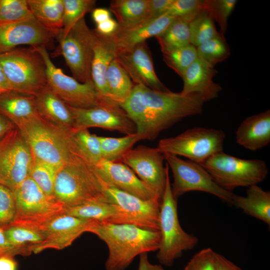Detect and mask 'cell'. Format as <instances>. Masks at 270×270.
Listing matches in <instances>:
<instances>
[{"mask_svg":"<svg viewBox=\"0 0 270 270\" xmlns=\"http://www.w3.org/2000/svg\"><path fill=\"white\" fill-rule=\"evenodd\" d=\"M4 136L0 139V146L2 145V142H3Z\"/></svg>","mask_w":270,"mask_h":270,"instance_id":"9f6ffc18","label":"cell"},{"mask_svg":"<svg viewBox=\"0 0 270 270\" xmlns=\"http://www.w3.org/2000/svg\"><path fill=\"white\" fill-rule=\"evenodd\" d=\"M206 0H173L164 13L174 18H194L205 8Z\"/></svg>","mask_w":270,"mask_h":270,"instance_id":"7bdbcfd3","label":"cell"},{"mask_svg":"<svg viewBox=\"0 0 270 270\" xmlns=\"http://www.w3.org/2000/svg\"><path fill=\"white\" fill-rule=\"evenodd\" d=\"M38 114L50 124L67 132H72L74 119L68 106L47 86L35 96Z\"/></svg>","mask_w":270,"mask_h":270,"instance_id":"d4e9b609","label":"cell"},{"mask_svg":"<svg viewBox=\"0 0 270 270\" xmlns=\"http://www.w3.org/2000/svg\"><path fill=\"white\" fill-rule=\"evenodd\" d=\"M236 141L244 148L255 151L270 142V110L250 116L240 124Z\"/></svg>","mask_w":270,"mask_h":270,"instance_id":"cb8c5ba5","label":"cell"},{"mask_svg":"<svg viewBox=\"0 0 270 270\" xmlns=\"http://www.w3.org/2000/svg\"><path fill=\"white\" fill-rule=\"evenodd\" d=\"M88 232L105 242L108 255L106 270H125L138 256L157 251L160 232L130 224L102 223L93 220Z\"/></svg>","mask_w":270,"mask_h":270,"instance_id":"7a4b0ae2","label":"cell"},{"mask_svg":"<svg viewBox=\"0 0 270 270\" xmlns=\"http://www.w3.org/2000/svg\"><path fill=\"white\" fill-rule=\"evenodd\" d=\"M94 220L78 218L62 214L54 218L40 230L44 241L35 246L32 252L46 250H62L70 246L83 233L88 232Z\"/></svg>","mask_w":270,"mask_h":270,"instance_id":"e0dca14e","label":"cell"},{"mask_svg":"<svg viewBox=\"0 0 270 270\" xmlns=\"http://www.w3.org/2000/svg\"><path fill=\"white\" fill-rule=\"evenodd\" d=\"M200 164L218 186L230 192L238 187L258 184L268 172L266 162L262 160L242 159L224 151L212 156Z\"/></svg>","mask_w":270,"mask_h":270,"instance_id":"ba28073f","label":"cell"},{"mask_svg":"<svg viewBox=\"0 0 270 270\" xmlns=\"http://www.w3.org/2000/svg\"><path fill=\"white\" fill-rule=\"evenodd\" d=\"M71 136L77 154L88 164L94 166L102 160L98 136L83 129L72 130Z\"/></svg>","mask_w":270,"mask_h":270,"instance_id":"e575fe53","label":"cell"},{"mask_svg":"<svg viewBox=\"0 0 270 270\" xmlns=\"http://www.w3.org/2000/svg\"><path fill=\"white\" fill-rule=\"evenodd\" d=\"M16 212L14 192L0 184V227H6L13 222Z\"/></svg>","mask_w":270,"mask_h":270,"instance_id":"ee69618b","label":"cell"},{"mask_svg":"<svg viewBox=\"0 0 270 270\" xmlns=\"http://www.w3.org/2000/svg\"><path fill=\"white\" fill-rule=\"evenodd\" d=\"M63 28L60 32L66 34L87 13L92 11L96 5L94 0H63Z\"/></svg>","mask_w":270,"mask_h":270,"instance_id":"ab89813d","label":"cell"},{"mask_svg":"<svg viewBox=\"0 0 270 270\" xmlns=\"http://www.w3.org/2000/svg\"><path fill=\"white\" fill-rule=\"evenodd\" d=\"M217 72L216 69L197 58L181 76L183 88L180 93L184 96L198 94L204 102L216 98L222 90L221 86L213 80Z\"/></svg>","mask_w":270,"mask_h":270,"instance_id":"7402d4cb","label":"cell"},{"mask_svg":"<svg viewBox=\"0 0 270 270\" xmlns=\"http://www.w3.org/2000/svg\"><path fill=\"white\" fill-rule=\"evenodd\" d=\"M0 114L16 127L20 124L39 115L35 96L12 91L0 94Z\"/></svg>","mask_w":270,"mask_h":270,"instance_id":"4316f807","label":"cell"},{"mask_svg":"<svg viewBox=\"0 0 270 270\" xmlns=\"http://www.w3.org/2000/svg\"><path fill=\"white\" fill-rule=\"evenodd\" d=\"M215 254L210 248L201 250L190 259L184 270H214Z\"/></svg>","mask_w":270,"mask_h":270,"instance_id":"f6af8a7d","label":"cell"},{"mask_svg":"<svg viewBox=\"0 0 270 270\" xmlns=\"http://www.w3.org/2000/svg\"><path fill=\"white\" fill-rule=\"evenodd\" d=\"M163 154L172 173L174 181L170 184L171 190L176 200L186 192L198 191L212 194L232 204L234 194L218 186L200 164L170 154Z\"/></svg>","mask_w":270,"mask_h":270,"instance_id":"7c38bea8","label":"cell"},{"mask_svg":"<svg viewBox=\"0 0 270 270\" xmlns=\"http://www.w3.org/2000/svg\"><path fill=\"white\" fill-rule=\"evenodd\" d=\"M32 18L28 0H0V26L17 23Z\"/></svg>","mask_w":270,"mask_h":270,"instance_id":"74e56055","label":"cell"},{"mask_svg":"<svg viewBox=\"0 0 270 270\" xmlns=\"http://www.w3.org/2000/svg\"><path fill=\"white\" fill-rule=\"evenodd\" d=\"M54 195L65 208L94 202H108L104 181L94 166L77 154L58 170Z\"/></svg>","mask_w":270,"mask_h":270,"instance_id":"3957f363","label":"cell"},{"mask_svg":"<svg viewBox=\"0 0 270 270\" xmlns=\"http://www.w3.org/2000/svg\"><path fill=\"white\" fill-rule=\"evenodd\" d=\"M148 16L154 18L164 14L173 0H148Z\"/></svg>","mask_w":270,"mask_h":270,"instance_id":"bcb514c9","label":"cell"},{"mask_svg":"<svg viewBox=\"0 0 270 270\" xmlns=\"http://www.w3.org/2000/svg\"><path fill=\"white\" fill-rule=\"evenodd\" d=\"M174 18L164 14L158 17H147L142 22L130 26L118 28L110 36L116 48V52L130 50L146 42L152 37L162 33Z\"/></svg>","mask_w":270,"mask_h":270,"instance_id":"44dd1931","label":"cell"},{"mask_svg":"<svg viewBox=\"0 0 270 270\" xmlns=\"http://www.w3.org/2000/svg\"><path fill=\"white\" fill-rule=\"evenodd\" d=\"M94 168L106 184L143 200L156 199L162 202L156 193L122 162L102 160Z\"/></svg>","mask_w":270,"mask_h":270,"instance_id":"ffe728a7","label":"cell"},{"mask_svg":"<svg viewBox=\"0 0 270 270\" xmlns=\"http://www.w3.org/2000/svg\"><path fill=\"white\" fill-rule=\"evenodd\" d=\"M204 102L198 94L184 96L136 84L120 106L135 124L136 132L144 140H152L182 118L201 114Z\"/></svg>","mask_w":270,"mask_h":270,"instance_id":"6da1fadb","label":"cell"},{"mask_svg":"<svg viewBox=\"0 0 270 270\" xmlns=\"http://www.w3.org/2000/svg\"><path fill=\"white\" fill-rule=\"evenodd\" d=\"M148 0H112L110 10L114 15L119 26L134 25L148 16Z\"/></svg>","mask_w":270,"mask_h":270,"instance_id":"4dcf8cb0","label":"cell"},{"mask_svg":"<svg viewBox=\"0 0 270 270\" xmlns=\"http://www.w3.org/2000/svg\"><path fill=\"white\" fill-rule=\"evenodd\" d=\"M170 184L168 171L160 206V241L156 256L161 265L167 266H172L184 252L193 249L199 240L182 228L178 214V200L172 195Z\"/></svg>","mask_w":270,"mask_h":270,"instance_id":"8992f818","label":"cell"},{"mask_svg":"<svg viewBox=\"0 0 270 270\" xmlns=\"http://www.w3.org/2000/svg\"><path fill=\"white\" fill-rule=\"evenodd\" d=\"M236 2V0H206V10L218 24L220 33L224 36L227 29L228 18Z\"/></svg>","mask_w":270,"mask_h":270,"instance_id":"b9f144b4","label":"cell"},{"mask_svg":"<svg viewBox=\"0 0 270 270\" xmlns=\"http://www.w3.org/2000/svg\"><path fill=\"white\" fill-rule=\"evenodd\" d=\"M10 91L11 87L0 64V94Z\"/></svg>","mask_w":270,"mask_h":270,"instance_id":"11a10c76","label":"cell"},{"mask_svg":"<svg viewBox=\"0 0 270 270\" xmlns=\"http://www.w3.org/2000/svg\"><path fill=\"white\" fill-rule=\"evenodd\" d=\"M92 79L100 94L112 100L106 85V73L109 65L116 58V48L110 36L100 34L95 30H92Z\"/></svg>","mask_w":270,"mask_h":270,"instance_id":"603a6c76","label":"cell"},{"mask_svg":"<svg viewBox=\"0 0 270 270\" xmlns=\"http://www.w3.org/2000/svg\"><path fill=\"white\" fill-rule=\"evenodd\" d=\"M104 192L108 202L117 205L125 213L129 224L159 231L160 200H143L105 183Z\"/></svg>","mask_w":270,"mask_h":270,"instance_id":"9a60e30c","label":"cell"},{"mask_svg":"<svg viewBox=\"0 0 270 270\" xmlns=\"http://www.w3.org/2000/svg\"><path fill=\"white\" fill-rule=\"evenodd\" d=\"M59 169L49 164L33 162L28 176L47 195L54 196V184Z\"/></svg>","mask_w":270,"mask_h":270,"instance_id":"60d3db41","label":"cell"},{"mask_svg":"<svg viewBox=\"0 0 270 270\" xmlns=\"http://www.w3.org/2000/svg\"><path fill=\"white\" fill-rule=\"evenodd\" d=\"M16 128L12 122L0 114V139Z\"/></svg>","mask_w":270,"mask_h":270,"instance_id":"db71d44e","label":"cell"},{"mask_svg":"<svg viewBox=\"0 0 270 270\" xmlns=\"http://www.w3.org/2000/svg\"><path fill=\"white\" fill-rule=\"evenodd\" d=\"M64 214L102 223L128 224L126 215L119 206L106 202H94L66 207Z\"/></svg>","mask_w":270,"mask_h":270,"instance_id":"484cf974","label":"cell"},{"mask_svg":"<svg viewBox=\"0 0 270 270\" xmlns=\"http://www.w3.org/2000/svg\"><path fill=\"white\" fill-rule=\"evenodd\" d=\"M226 137L222 130L196 127L176 136L161 139L156 148L163 154L184 156L200 164L223 152Z\"/></svg>","mask_w":270,"mask_h":270,"instance_id":"30bf717a","label":"cell"},{"mask_svg":"<svg viewBox=\"0 0 270 270\" xmlns=\"http://www.w3.org/2000/svg\"><path fill=\"white\" fill-rule=\"evenodd\" d=\"M138 270H165L162 265L152 264L148 258V252H144L140 256Z\"/></svg>","mask_w":270,"mask_h":270,"instance_id":"681fc988","label":"cell"},{"mask_svg":"<svg viewBox=\"0 0 270 270\" xmlns=\"http://www.w3.org/2000/svg\"><path fill=\"white\" fill-rule=\"evenodd\" d=\"M0 64L12 92L35 96L47 86L44 60L34 48L1 54Z\"/></svg>","mask_w":270,"mask_h":270,"instance_id":"5b68a950","label":"cell"},{"mask_svg":"<svg viewBox=\"0 0 270 270\" xmlns=\"http://www.w3.org/2000/svg\"><path fill=\"white\" fill-rule=\"evenodd\" d=\"M198 58L212 68L230 55V49L224 36L214 38L196 47Z\"/></svg>","mask_w":270,"mask_h":270,"instance_id":"8d00e7d4","label":"cell"},{"mask_svg":"<svg viewBox=\"0 0 270 270\" xmlns=\"http://www.w3.org/2000/svg\"><path fill=\"white\" fill-rule=\"evenodd\" d=\"M106 82L110 100L120 106L129 98L134 86L116 58L108 68Z\"/></svg>","mask_w":270,"mask_h":270,"instance_id":"1f68e13d","label":"cell"},{"mask_svg":"<svg viewBox=\"0 0 270 270\" xmlns=\"http://www.w3.org/2000/svg\"><path fill=\"white\" fill-rule=\"evenodd\" d=\"M32 48L39 52L44 60L47 86L67 106L84 109L120 106L101 96L97 91L92 80L82 83L65 74L54 64L46 48Z\"/></svg>","mask_w":270,"mask_h":270,"instance_id":"52a82bcc","label":"cell"},{"mask_svg":"<svg viewBox=\"0 0 270 270\" xmlns=\"http://www.w3.org/2000/svg\"><path fill=\"white\" fill-rule=\"evenodd\" d=\"M13 192L16 212L10 225L40 230L54 218L64 213V206L44 193L29 176Z\"/></svg>","mask_w":270,"mask_h":270,"instance_id":"9c48e42d","label":"cell"},{"mask_svg":"<svg viewBox=\"0 0 270 270\" xmlns=\"http://www.w3.org/2000/svg\"><path fill=\"white\" fill-rule=\"evenodd\" d=\"M34 18L55 38L63 28V0H28Z\"/></svg>","mask_w":270,"mask_h":270,"instance_id":"f1b7e54d","label":"cell"},{"mask_svg":"<svg viewBox=\"0 0 270 270\" xmlns=\"http://www.w3.org/2000/svg\"><path fill=\"white\" fill-rule=\"evenodd\" d=\"M68 106L73 116V131L100 128L126 135L136 132L135 124L120 106L86 109Z\"/></svg>","mask_w":270,"mask_h":270,"instance_id":"2e32d148","label":"cell"},{"mask_svg":"<svg viewBox=\"0 0 270 270\" xmlns=\"http://www.w3.org/2000/svg\"><path fill=\"white\" fill-rule=\"evenodd\" d=\"M16 128L27 144L33 162H44L60 168L77 154L71 134L37 116Z\"/></svg>","mask_w":270,"mask_h":270,"instance_id":"277c9868","label":"cell"},{"mask_svg":"<svg viewBox=\"0 0 270 270\" xmlns=\"http://www.w3.org/2000/svg\"><path fill=\"white\" fill-rule=\"evenodd\" d=\"M118 26V22L112 18L96 24L95 30L98 33L104 36H110L115 32Z\"/></svg>","mask_w":270,"mask_h":270,"instance_id":"c3c4849f","label":"cell"},{"mask_svg":"<svg viewBox=\"0 0 270 270\" xmlns=\"http://www.w3.org/2000/svg\"><path fill=\"white\" fill-rule=\"evenodd\" d=\"M189 30L190 44L196 47L222 35L216 30L214 20L206 7L189 22Z\"/></svg>","mask_w":270,"mask_h":270,"instance_id":"d590c367","label":"cell"},{"mask_svg":"<svg viewBox=\"0 0 270 270\" xmlns=\"http://www.w3.org/2000/svg\"><path fill=\"white\" fill-rule=\"evenodd\" d=\"M166 64L180 77L198 58L196 47L192 44L162 53Z\"/></svg>","mask_w":270,"mask_h":270,"instance_id":"f35d334b","label":"cell"},{"mask_svg":"<svg viewBox=\"0 0 270 270\" xmlns=\"http://www.w3.org/2000/svg\"><path fill=\"white\" fill-rule=\"evenodd\" d=\"M251 216L270 226V192L262 190L258 184L248 187L246 195L234 194L232 204Z\"/></svg>","mask_w":270,"mask_h":270,"instance_id":"83f0119b","label":"cell"},{"mask_svg":"<svg viewBox=\"0 0 270 270\" xmlns=\"http://www.w3.org/2000/svg\"><path fill=\"white\" fill-rule=\"evenodd\" d=\"M32 163L30 148L16 127L0 146V184L14 191L28 176Z\"/></svg>","mask_w":270,"mask_h":270,"instance_id":"4fadbf2b","label":"cell"},{"mask_svg":"<svg viewBox=\"0 0 270 270\" xmlns=\"http://www.w3.org/2000/svg\"><path fill=\"white\" fill-rule=\"evenodd\" d=\"M6 255L14 256L12 248L6 236L4 228L0 227V256Z\"/></svg>","mask_w":270,"mask_h":270,"instance_id":"f907efd6","label":"cell"},{"mask_svg":"<svg viewBox=\"0 0 270 270\" xmlns=\"http://www.w3.org/2000/svg\"><path fill=\"white\" fill-rule=\"evenodd\" d=\"M18 262L14 256H0V270H17Z\"/></svg>","mask_w":270,"mask_h":270,"instance_id":"816d5d0a","label":"cell"},{"mask_svg":"<svg viewBox=\"0 0 270 270\" xmlns=\"http://www.w3.org/2000/svg\"><path fill=\"white\" fill-rule=\"evenodd\" d=\"M55 38L58 40L59 44L52 56H62L73 78L79 82L92 80V34L84 17L78 21L66 34L60 32Z\"/></svg>","mask_w":270,"mask_h":270,"instance_id":"8fae6325","label":"cell"},{"mask_svg":"<svg viewBox=\"0 0 270 270\" xmlns=\"http://www.w3.org/2000/svg\"><path fill=\"white\" fill-rule=\"evenodd\" d=\"M214 270H242L224 256L216 252Z\"/></svg>","mask_w":270,"mask_h":270,"instance_id":"7dc6e473","label":"cell"},{"mask_svg":"<svg viewBox=\"0 0 270 270\" xmlns=\"http://www.w3.org/2000/svg\"><path fill=\"white\" fill-rule=\"evenodd\" d=\"M92 18L96 24H98L110 18V12L104 8H94L92 11Z\"/></svg>","mask_w":270,"mask_h":270,"instance_id":"f5cc1de1","label":"cell"},{"mask_svg":"<svg viewBox=\"0 0 270 270\" xmlns=\"http://www.w3.org/2000/svg\"><path fill=\"white\" fill-rule=\"evenodd\" d=\"M116 58L134 85H143L158 91L170 90L156 76L146 42L130 50L116 52Z\"/></svg>","mask_w":270,"mask_h":270,"instance_id":"ac0fdd59","label":"cell"},{"mask_svg":"<svg viewBox=\"0 0 270 270\" xmlns=\"http://www.w3.org/2000/svg\"><path fill=\"white\" fill-rule=\"evenodd\" d=\"M4 231L14 256L30 255L34 248L44 240L40 230L10 225L4 227Z\"/></svg>","mask_w":270,"mask_h":270,"instance_id":"f546056e","label":"cell"},{"mask_svg":"<svg viewBox=\"0 0 270 270\" xmlns=\"http://www.w3.org/2000/svg\"><path fill=\"white\" fill-rule=\"evenodd\" d=\"M157 148L140 145L126 153L120 162L126 164L162 200L169 167Z\"/></svg>","mask_w":270,"mask_h":270,"instance_id":"5bb4252c","label":"cell"},{"mask_svg":"<svg viewBox=\"0 0 270 270\" xmlns=\"http://www.w3.org/2000/svg\"><path fill=\"white\" fill-rule=\"evenodd\" d=\"M54 36L42 26L34 18L19 22L0 26V54L18 46L53 47Z\"/></svg>","mask_w":270,"mask_h":270,"instance_id":"d6986e66","label":"cell"},{"mask_svg":"<svg viewBox=\"0 0 270 270\" xmlns=\"http://www.w3.org/2000/svg\"><path fill=\"white\" fill-rule=\"evenodd\" d=\"M102 160L107 162H120L122 156L139 140H144L142 135L137 133L122 137L113 138L98 136Z\"/></svg>","mask_w":270,"mask_h":270,"instance_id":"836d02e7","label":"cell"},{"mask_svg":"<svg viewBox=\"0 0 270 270\" xmlns=\"http://www.w3.org/2000/svg\"><path fill=\"white\" fill-rule=\"evenodd\" d=\"M193 18L192 17L175 18L162 33L155 37L162 53L190 44L189 22Z\"/></svg>","mask_w":270,"mask_h":270,"instance_id":"d6a6232c","label":"cell"}]
</instances>
